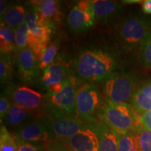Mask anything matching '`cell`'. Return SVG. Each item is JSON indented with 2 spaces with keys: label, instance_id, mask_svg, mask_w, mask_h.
I'll list each match as a JSON object with an SVG mask.
<instances>
[{
  "label": "cell",
  "instance_id": "1",
  "mask_svg": "<svg viewBox=\"0 0 151 151\" xmlns=\"http://www.w3.org/2000/svg\"><path fill=\"white\" fill-rule=\"evenodd\" d=\"M116 66L114 58L108 52L101 50H88L77 58L75 70L83 80L101 82L113 73Z\"/></svg>",
  "mask_w": 151,
  "mask_h": 151
},
{
  "label": "cell",
  "instance_id": "2",
  "mask_svg": "<svg viewBox=\"0 0 151 151\" xmlns=\"http://www.w3.org/2000/svg\"><path fill=\"white\" fill-rule=\"evenodd\" d=\"M100 120L116 134L136 132L142 127L138 113L129 104H113L109 101L99 111Z\"/></svg>",
  "mask_w": 151,
  "mask_h": 151
},
{
  "label": "cell",
  "instance_id": "3",
  "mask_svg": "<svg viewBox=\"0 0 151 151\" xmlns=\"http://www.w3.org/2000/svg\"><path fill=\"white\" fill-rule=\"evenodd\" d=\"M102 99L100 90L94 84H86L77 90L76 115L88 124L97 122L96 113H99Z\"/></svg>",
  "mask_w": 151,
  "mask_h": 151
},
{
  "label": "cell",
  "instance_id": "4",
  "mask_svg": "<svg viewBox=\"0 0 151 151\" xmlns=\"http://www.w3.org/2000/svg\"><path fill=\"white\" fill-rule=\"evenodd\" d=\"M103 90L107 101L129 104L134 92V81L129 75L113 73L104 81Z\"/></svg>",
  "mask_w": 151,
  "mask_h": 151
},
{
  "label": "cell",
  "instance_id": "5",
  "mask_svg": "<svg viewBox=\"0 0 151 151\" xmlns=\"http://www.w3.org/2000/svg\"><path fill=\"white\" fill-rule=\"evenodd\" d=\"M77 90L74 79L69 76L64 82L63 88L58 93H48L45 97L46 109L48 113H62L76 115V99Z\"/></svg>",
  "mask_w": 151,
  "mask_h": 151
},
{
  "label": "cell",
  "instance_id": "6",
  "mask_svg": "<svg viewBox=\"0 0 151 151\" xmlns=\"http://www.w3.org/2000/svg\"><path fill=\"white\" fill-rule=\"evenodd\" d=\"M14 135L18 144L23 142H46L55 138L48 119L37 118L16 130Z\"/></svg>",
  "mask_w": 151,
  "mask_h": 151
},
{
  "label": "cell",
  "instance_id": "7",
  "mask_svg": "<svg viewBox=\"0 0 151 151\" xmlns=\"http://www.w3.org/2000/svg\"><path fill=\"white\" fill-rule=\"evenodd\" d=\"M149 29L143 18L137 16L128 17L122 22L119 29L120 42L125 48H134L140 46Z\"/></svg>",
  "mask_w": 151,
  "mask_h": 151
},
{
  "label": "cell",
  "instance_id": "8",
  "mask_svg": "<svg viewBox=\"0 0 151 151\" xmlns=\"http://www.w3.org/2000/svg\"><path fill=\"white\" fill-rule=\"evenodd\" d=\"M46 114L51 123L55 138L61 141L76 134L87 125L76 115L62 113H48Z\"/></svg>",
  "mask_w": 151,
  "mask_h": 151
},
{
  "label": "cell",
  "instance_id": "9",
  "mask_svg": "<svg viewBox=\"0 0 151 151\" xmlns=\"http://www.w3.org/2000/svg\"><path fill=\"white\" fill-rule=\"evenodd\" d=\"M95 20L91 1H81L73 7L67 18V24L73 32L81 33L93 25Z\"/></svg>",
  "mask_w": 151,
  "mask_h": 151
},
{
  "label": "cell",
  "instance_id": "10",
  "mask_svg": "<svg viewBox=\"0 0 151 151\" xmlns=\"http://www.w3.org/2000/svg\"><path fill=\"white\" fill-rule=\"evenodd\" d=\"M5 95L15 104L29 111L38 110L45 103L42 94L25 86L9 87Z\"/></svg>",
  "mask_w": 151,
  "mask_h": 151
},
{
  "label": "cell",
  "instance_id": "11",
  "mask_svg": "<svg viewBox=\"0 0 151 151\" xmlns=\"http://www.w3.org/2000/svg\"><path fill=\"white\" fill-rule=\"evenodd\" d=\"M62 141L71 151H99V139L92 124H88L76 134Z\"/></svg>",
  "mask_w": 151,
  "mask_h": 151
},
{
  "label": "cell",
  "instance_id": "12",
  "mask_svg": "<svg viewBox=\"0 0 151 151\" xmlns=\"http://www.w3.org/2000/svg\"><path fill=\"white\" fill-rule=\"evenodd\" d=\"M17 65L19 76L23 82H33L40 73L39 62L29 46L18 52Z\"/></svg>",
  "mask_w": 151,
  "mask_h": 151
},
{
  "label": "cell",
  "instance_id": "13",
  "mask_svg": "<svg viewBox=\"0 0 151 151\" xmlns=\"http://www.w3.org/2000/svg\"><path fill=\"white\" fill-rule=\"evenodd\" d=\"M91 4L95 22L102 23L108 22L121 9L120 4L109 0H94Z\"/></svg>",
  "mask_w": 151,
  "mask_h": 151
},
{
  "label": "cell",
  "instance_id": "14",
  "mask_svg": "<svg viewBox=\"0 0 151 151\" xmlns=\"http://www.w3.org/2000/svg\"><path fill=\"white\" fill-rule=\"evenodd\" d=\"M99 139V151H118V135L101 120L92 124Z\"/></svg>",
  "mask_w": 151,
  "mask_h": 151
},
{
  "label": "cell",
  "instance_id": "15",
  "mask_svg": "<svg viewBox=\"0 0 151 151\" xmlns=\"http://www.w3.org/2000/svg\"><path fill=\"white\" fill-rule=\"evenodd\" d=\"M67 74V70L65 66L57 62L43 71L41 81L43 86L50 90L56 85L63 83L68 78Z\"/></svg>",
  "mask_w": 151,
  "mask_h": 151
},
{
  "label": "cell",
  "instance_id": "16",
  "mask_svg": "<svg viewBox=\"0 0 151 151\" xmlns=\"http://www.w3.org/2000/svg\"><path fill=\"white\" fill-rule=\"evenodd\" d=\"M30 111L27 110L23 107L13 104L11 106L8 113L4 122L6 127L15 128L16 130L19 129L21 126L30 120V117H32Z\"/></svg>",
  "mask_w": 151,
  "mask_h": 151
},
{
  "label": "cell",
  "instance_id": "17",
  "mask_svg": "<svg viewBox=\"0 0 151 151\" xmlns=\"http://www.w3.org/2000/svg\"><path fill=\"white\" fill-rule=\"evenodd\" d=\"M33 5L37 7L39 14L47 24L50 22L58 21L60 16V9L58 2L54 0L32 1Z\"/></svg>",
  "mask_w": 151,
  "mask_h": 151
},
{
  "label": "cell",
  "instance_id": "18",
  "mask_svg": "<svg viewBox=\"0 0 151 151\" xmlns=\"http://www.w3.org/2000/svg\"><path fill=\"white\" fill-rule=\"evenodd\" d=\"M27 10L21 5H15L9 7L4 16L1 23L16 29L25 22Z\"/></svg>",
  "mask_w": 151,
  "mask_h": 151
},
{
  "label": "cell",
  "instance_id": "19",
  "mask_svg": "<svg viewBox=\"0 0 151 151\" xmlns=\"http://www.w3.org/2000/svg\"><path fill=\"white\" fill-rule=\"evenodd\" d=\"M17 50L15 29L1 23L0 26V52L1 55H11Z\"/></svg>",
  "mask_w": 151,
  "mask_h": 151
},
{
  "label": "cell",
  "instance_id": "20",
  "mask_svg": "<svg viewBox=\"0 0 151 151\" xmlns=\"http://www.w3.org/2000/svg\"><path fill=\"white\" fill-rule=\"evenodd\" d=\"M117 135L118 151H139L136 132L117 134Z\"/></svg>",
  "mask_w": 151,
  "mask_h": 151
},
{
  "label": "cell",
  "instance_id": "21",
  "mask_svg": "<svg viewBox=\"0 0 151 151\" xmlns=\"http://www.w3.org/2000/svg\"><path fill=\"white\" fill-rule=\"evenodd\" d=\"M131 103L138 114L145 111H151V99L141 91L140 88L135 90Z\"/></svg>",
  "mask_w": 151,
  "mask_h": 151
},
{
  "label": "cell",
  "instance_id": "22",
  "mask_svg": "<svg viewBox=\"0 0 151 151\" xmlns=\"http://www.w3.org/2000/svg\"><path fill=\"white\" fill-rule=\"evenodd\" d=\"M139 58L143 67L146 69H151V28L140 44Z\"/></svg>",
  "mask_w": 151,
  "mask_h": 151
},
{
  "label": "cell",
  "instance_id": "23",
  "mask_svg": "<svg viewBox=\"0 0 151 151\" xmlns=\"http://www.w3.org/2000/svg\"><path fill=\"white\" fill-rule=\"evenodd\" d=\"M18 143L14 134L11 133L5 125L1 126L0 151H17Z\"/></svg>",
  "mask_w": 151,
  "mask_h": 151
},
{
  "label": "cell",
  "instance_id": "24",
  "mask_svg": "<svg viewBox=\"0 0 151 151\" xmlns=\"http://www.w3.org/2000/svg\"><path fill=\"white\" fill-rule=\"evenodd\" d=\"M13 61L11 55H1L0 58V81L6 83L12 78Z\"/></svg>",
  "mask_w": 151,
  "mask_h": 151
},
{
  "label": "cell",
  "instance_id": "25",
  "mask_svg": "<svg viewBox=\"0 0 151 151\" xmlns=\"http://www.w3.org/2000/svg\"><path fill=\"white\" fill-rule=\"evenodd\" d=\"M29 35V27L27 24L24 22L18 28L15 29V36H16V43L17 51L19 52L22 49L28 46L27 38Z\"/></svg>",
  "mask_w": 151,
  "mask_h": 151
},
{
  "label": "cell",
  "instance_id": "26",
  "mask_svg": "<svg viewBox=\"0 0 151 151\" xmlns=\"http://www.w3.org/2000/svg\"><path fill=\"white\" fill-rule=\"evenodd\" d=\"M139 151H151V131L139 127L136 131Z\"/></svg>",
  "mask_w": 151,
  "mask_h": 151
},
{
  "label": "cell",
  "instance_id": "27",
  "mask_svg": "<svg viewBox=\"0 0 151 151\" xmlns=\"http://www.w3.org/2000/svg\"><path fill=\"white\" fill-rule=\"evenodd\" d=\"M58 48H59L58 46L55 43H52L47 47L39 62V69L41 71H43L52 65V62L55 58Z\"/></svg>",
  "mask_w": 151,
  "mask_h": 151
},
{
  "label": "cell",
  "instance_id": "28",
  "mask_svg": "<svg viewBox=\"0 0 151 151\" xmlns=\"http://www.w3.org/2000/svg\"><path fill=\"white\" fill-rule=\"evenodd\" d=\"M44 146L45 151H71L65 143L57 138L44 142Z\"/></svg>",
  "mask_w": 151,
  "mask_h": 151
},
{
  "label": "cell",
  "instance_id": "29",
  "mask_svg": "<svg viewBox=\"0 0 151 151\" xmlns=\"http://www.w3.org/2000/svg\"><path fill=\"white\" fill-rule=\"evenodd\" d=\"M18 145L17 151H45L43 142H23Z\"/></svg>",
  "mask_w": 151,
  "mask_h": 151
},
{
  "label": "cell",
  "instance_id": "30",
  "mask_svg": "<svg viewBox=\"0 0 151 151\" xmlns=\"http://www.w3.org/2000/svg\"><path fill=\"white\" fill-rule=\"evenodd\" d=\"M11 101L6 95H1L0 97V118L2 121L6 116L11 108Z\"/></svg>",
  "mask_w": 151,
  "mask_h": 151
},
{
  "label": "cell",
  "instance_id": "31",
  "mask_svg": "<svg viewBox=\"0 0 151 151\" xmlns=\"http://www.w3.org/2000/svg\"><path fill=\"white\" fill-rule=\"evenodd\" d=\"M139 122L144 129L151 131V111H145L139 114Z\"/></svg>",
  "mask_w": 151,
  "mask_h": 151
},
{
  "label": "cell",
  "instance_id": "32",
  "mask_svg": "<svg viewBox=\"0 0 151 151\" xmlns=\"http://www.w3.org/2000/svg\"><path fill=\"white\" fill-rule=\"evenodd\" d=\"M140 89L147 97H148L151 99V81L145 83L141 86Z\"/></svg>",
  "mask_w": 151,
  "mask_h": 151
},
{
  "label": "cell",
  "instance_id": "33",
  "mask_svg": "<svg viewBox=\"0 0 151 151\" xmlns=\"http://www.w3.org/2000/svg\"><path fill=\"white\" fill-rule=\"evenodd\" d=\"M7 4L8 3L5 0H1V1H0V17H1V20H2L6 13L7 12L9 9Z\"/></svg>",
  "mask_w": 151,
  "mask_h": 151
},
{
  "label": "cell",
  "instance_id": "34",
  "mask_svg": "<svg viewBox=\"0 0 151 151\" xmlns=\"http://www.w3.org/2000/svg\"><path fill=\"white\" fill-rule=\"evenodd\" d=\"M143 11L146 14H151V0H146L143 1Z\"/></svg>",
  "mask_w": 151,
  "mask_h": 151
}]
</instances>
